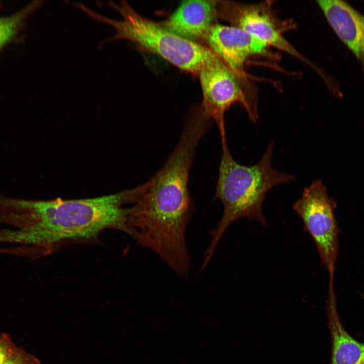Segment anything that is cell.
<instances>
[{
    "label": "cell",
    "instance_id": "1",
    "mask_svg": "<svg viewBox=\"0 0 364 364\" xmlns=\"http://www.w3.org/2000/svg\"><path fill=\"white\" fill-rule=\"evenodd\" d=\"M128 203L126 191L75 200L15 198L9 213L19 229H0V243L33 247L44 256L66 243L93 240L107 229L129 235Z\"/></svg>",
    "mask_w": 364,
    "mask_h": 364
},
{
    "label": "cell",
    "instance_id": "2",
    "mask_svg": "<svg viewBox=\"0 0 364 364\" xmlns=\"http://www.w3.org/2000/svg\"><path fill=\"white\" fill-rule=\"evenodd\" d=\"M222 155L215 198L223 206L222 217L211 231L210 243L206 249L202 268L211 259L223 234L234 221L241 218L255 220L263 226L266 219L262 213L267 192L274 187L294 180L295 177L280 172L272 167L274 142L268 145L260 160L246 166L239 164L229 150L225 132H220Z\"/></svg>",
    "mask_w": 364,
    "mask_h": 364
},
{
    "label": "cell",
    "instance_id": "3",
    "mask_svg": "<svg viewBox=\"0 0 364 364\" xmlns=\"http://www.w3.org/2000/svg\"><path fill=\"white\" fill-rule=\"evenodd\" d=\"M106 5L118 12L122 20L107 17L83 4L78 6L92 19L115 28V34L101 41L99 48L111 41L128 40L138 49L156 54L179 69L196 75L206 66L221 59L209 47L183 38L142 16L125 1L118 3L108 1Z\"/></svg>",
    "mask_w": 364,
    "mask_h": 364
},
{
    "label": "cell",
    "instance_id": "4",
    "mask_svg": "<svg viewBox=\"0 0 364 364\" xmlns=\"http://www.w3.org/2000/svg\"><path fill=\"white\" fill-rule=\"evenodd\" d=\"M336 204L320 179L304 189L293 208L301 218L303 231L312 237L329 281L334 276L338 252L339 229L335 215Z\"/></svg>",
    "mask_w": 364,
    "mask_h": 364
},
{
    "label": "cell",
    "instance_id": "5",
    "mask_svg": "<svg viewBox=\"0 0 364 364\" xmlns=\"http://www.w3.org/2000/svg\"><path fill=\"white\" fill-rule=\"evenodd\" d=\"M198 75L203 96L200 108L207 117L214 121L219 131L225 130V113L236 103L242 105L252 122L258 120L257 102L243 90V74L234 71L220 59L204 67Z\"/></svg>",
    "mask_w": 364,
    "mask_h": 364
},
{
    "label": "cell",
    "instance_id": "6",
    "mask_svg": "<svg viewBox=\"0 0 364 364\" xmlns=\"http://www.w3.org/2000/svg\"><path fill=\"white\" fill-rule=\"evenodd\" d=\"M223 16L233 24L266 44L308 64L314 65L299 52L283 35L271 14L260 5L233 4L218 2Z\"/></svg>",
    "mask_w": 364,
    "mask_h": 364
},
{
    "label": "cell",
    "instance_id": "7",
    "mask_svg": "<svg viewBox=\"0 0 364 364\" xmlns=\"http://www.w3.org/2000/svg\"><path fill=\"white\" fill-rule=\"evenodd\" d=\"M203 39L229 67L241 74L246 61L252 56L266 53L268 47L247 31L233 25L214 24Z\"/></svg>",
    "mask_w": 364,
    "mask_h": 364
},
{
    "label": "cell",
    "instance_id": "8",
    "mask_svg": "<svg viewBox=\"0 0 364 364\" xmlns=\"http://www.w3.org/2000/svg\"><path fill=\"white\" fill-rule=\"evenodd\" d=\"M339 39L352 52L364 74V15L342 0L316 1Z\"/></svg>",
    "mask_w": 364,
    "mask_h": 364
},
{
    "label": "cell",
    "instance_id": "9",
    "mask_svg": "<svg viewBox=\"0 0 364 364\" xmlns=\"http://www.w3.org/2000/svg\"><path fill=\"white\" fill-rule=\"evenodd\" d=\"M217 1H184L161 24L170 31L186 39H203L214 24L217 15Z\"/></svg>",
    "mask_w": 364,
    "mask_h": 364
},
{
    "label": "cell",
    "instance_id": "10",
    "mask_svg": "<svg viewBox=\"0 0 364 364\" xmlns=\"http://www.w3.org/2000/svg\"><path fill=\"white\" fill-rule=\"evenodd\" d=\"M326 309L331 338V364H364V343L354 339L343 327L334 287H328Z\"/></svg>",
    "mask_w": 364,
    "mask_h": 364
},
{
    "label": "cell",
    "instance_id": "11",
    "mask_svg": "<svg viewBox=\"0 0 364 364\" xmlns=\"http://www.w3.org/2000/svg\"><path fill=\"white\" fill-rule=\"evenodd\" d=\"M43 2L34 1L13 14L0 16V51L19 35L27 19Z\"/></svg>",
    "mask_w": 364,
    "mask_h": 364
},
{
    "label": "cell",
    "instance_id": "12",
    "mask_svg": "<svg viewBox=\"0 0 364 364\" xmlns=\"http://www.w3.org/2000/svg\"><path fill=\"white\" fill-rule=\"evenodd\" d=\"M18 348L8 334L0 333V364H5Z\"/></svg>",
    "mask_w": 364,
    "mask_h": 364
},
{
    "label": "cell",
    "instance_id": "13",
    "mask_svg": "<svg viewBox=\"0 0 364 364\" xmlns=\"http://www.w3.org/2000/svg\"><path fill=\"white\" fill-rule=\"evenodd\" d=\"M40 363V361L36 356L28 353L25 349L18 347L14 355L5 364Z\"/></svg>",
    "mask_w": 364,
    "mask_h": 364
}]
</instances>
